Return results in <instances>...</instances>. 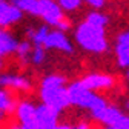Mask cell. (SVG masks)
<instances>
[{
  "label": "cell",
  "mask_w": 129,
  "mask_h": 129,
  "mask_svg": "<svg viewBox=\"0 0 129 129\" xmlns=\"http://www.w3.org/2000/svg\"><path fill=\"white\" fill-rule=\"evenodd\" d=\"M22 17V11L15 8L14 5H8L5 2H0V25L6 26Z\"/></svg>",
  "instance_id": "7c38bea8"
},
{
  "label": "cell",
  "mask_w": 129,
  "mask_h": 129,
  "mask_svg": "<svg viewBox=\"0 0 129 129\" xmlns=\"http://www.w3.org/2000/svg\"><path fill=\"white\" fill-rule=\"evenodd\" d=\"M86 23H89L92 26H97V28H105L106 23H108V17L100 14V12H91L86 17Z\"/></svg>",
  "instance_id": "e0dca14e"
},
{
  "label": "cell",
  "mask_w": 129,
  "mask_h": 129,
  "mask_svg": "<svg viewBox=\"0 0 129 129\" xmlns=\"http://www.w3.org/2000/svg\"><path fill=\"white\" fill-rule=\"evenodd\" d=\"M85 88L91 89V91H97V89H109L114 85V78L111 75H105V74H89L86 77H83L80 80Z\"/></svg>",
  "instance_id": "5b68a950"
},
{
  "label": "cell",
  "mask_w": 129,
  "mask_h": 129,
  "mask_svg": "<svg viewBox=\"0 0 129 129\" xmlns=\"http://www.w3.org/2000/svg\"><path fill=\"white\" fill-rule=\"evenodd\" d=\"M75 39L78 45L85 48L86 51L91 52H103L106 51V39H105V31L103 28H97L89 23H82L77 28L75 32Z\"/></svg>",
  "instance_id": "3957f363"
},
{
  "label": "cell",
  "mask_w": 129,
  "mask_h": 129,
  "mask_svg": "<svg viewBox=\"0 0 129 129\" xmlns=\"http://www.w3.org/2000/svg\"><path fill=\"white\" fill-rule=\"evenodd\" d=\"M58 2H60L61 8L68 9V11H72V9L78 8V5H80V0H58Z\"/></svg>",
  "instance_id": "ffe728a7"
},
{
  "label": "cell",
  "mask_w": 129,
  "mask_h": 129,
  "mask_svg": "<svg viewBox=\"0 0 129 129\" xmlns=\"http://www.w3.org/2000/svg\"><path fill=\"white\" fill-rule=\"evenodd\" d=\"M0 2H2V0H0Z\"/></svg>",
  "instance_id": "83f0119b"
},
{
  "label": "cell",
  "mask_w": 129,
  "mask_h": 129,
  "mask_svg": "<svg viewBox=\"0 0 129 129\" xmlns=\"http://www.w3.org/2000/svg\"><path fill=\"white\" fill-rule=\"evenodd\" d=\"M115 52H117V58H118L120 66L129 68V31L118 36Z\"/></svg>",
  "instance_id": "8fae6325"
},
{
  "label": "cell",
  "mask_w": 129,
  "mask_h": 129,
  "mask_svg": "<svg viewBox=\"0 0 129 129\" xmlns=\"http://www.w3.org/2000/svg\"><path fill=\"white\" fill-rule=\"evenodd\" d=\"M17 46L19 43L14 40V37H11V34H8L5 31H0V58L6 54L15 52Z\"/></svg>",
  "instance_id": "4fadbf2b"
},
{
  "label": "cell",
  "mask_w": 129,
  "mask_h": 129,
  "mask_svg": "<svg viewBox=\"0 0 129 129\" xmlns=\"http://www.w3.org/2000/svg\"><path fill=\"white\" fill-rule=\"evenodd\" d=\"M0 86L3 88H12V89H20L26 91L31 88L29 80L20 75H14V74H0Z\"/></svg>",
  "instance_id": "30bf717a"
},
{
  "label": "cell",
  "mask_w": 129,
  "mask_h": 129,
  "mask_svg": "<svg viewBox=\"0 0 129 129\" xmlns=\"http://www.w3.org/2000/svg\"><path fill=\"white\" fill-rule=\"evenodd\" d=\"M58 28H60V31H64V29H68V28H69V22L63 19V20H61V23L58 25Z\"/></svg>",
  "instance_id": "d4e9b609"
},
{
  "label": "cell",
  "mask_w": 129,
  "mask_h": 129,
  "mask_svg": "<svg viewBox=\"0 0 129 129\" xmlns=\"http://www.w3.org/2000/svg\"><path fill=\"white\" fill-rule=\"evenodd\" d=\"M92 117H94L97 121L103 123L105 126H112V124H117L118 121H121L126 115L123 114V112H121L118 108L108 105L105 109H102L100 112H97V114L92 115Z\"/></svg>",
  "instance_id": "52a82bcc"
},
{
  "label": "cell",
  "mask_w": 129,
  "mask_h": 129,
  "mask_svg": "<svg viewBox=\"0 0 129 129\" xmlns=\"http://www.w3.org/2000/svg\"><path fill=\"white\" fill-rule=\"evenodd\" d=\"M40 97L43 105L54 108L55 111H63L71 105L68 88L64 86V78L60 75H48L43 78Z\"/></svg>",
  "instance_id": "6da1fadb"
},
{
  "label": "cell",
  "mask_w": 129,
  "mask_h": 129,
  "mask_svg": "<svg viewBox=\"0 0 129 129\" xmlns=\"http://www.w3.org/2000/svg\"><path fill=\"white\" fill-rule=\"evenodd\" d=\"M17 55H19V58L20 60H23V61H26L28 60V57H29V54L32 52V49H31V45L28 43V42H23V43H19V46H17Z\"/></svg>",
  "instance_id": "d6986e66"
},
{
  "label": "cell",
  "mask_w": 129,
  "mask_h": 129,
  "mask_svg": "<svg viewBox=\"0 0 129 129\" xmlns=\"http://www.w3.org/2000/svg\"><path fill=\"white\" fill-rule=\"evenodd\" d=\"M15 108L17 106L14 105V100L9 97V94L0 89V114L2 112H12Z\"/></svg>",
  "instance_id": "2e32d148"
},
{
  "label": "cell",
  "mask_w": 129,
  "mask_h": 129,
  "mask_svg": "<svg viewBox=\"0 0 129 129\" xmlns=\"http://www.w3.org/2000/svg\"><path fill=\"white\" fill-rule=\"evenodd\" d=\"M58 129H89V126L86 123H78V124H74V126H69V124H58Z\"/></svg>",
  "instance_id": "603a6c76"
},
{
  "label": "cell",
  "mask_w": 129,
  "mask_h": 129,
  "mask_svg": "<svg viewBox=\"0 0 129 129\" xmlns=\"http://www.w3.org/2000/svg\"><path fill=\"white\" fill-rule=\"evenodd\" d=\"M58 115L60 112L55 111L54 108L48 106V105H39L37 106V111H36V117H37V121L40 124H46V126H57L58 123Z\"/></svg>",
  "instance_id": "9c48e42d"
},
{
  "label": "cell",
  "mask_w": 129,
  "mask_h": 129,
  "mask_svg": "<svg viewBox=\"0 0 129 129\" xmlns=\"http://www.w3.org/2000/svg\"><path fill=\"white\" fill-rule=\"evenodd\" d=\"M45 48H52V49H58V51H64V52H72V46L69 43V40L66 39V36H63L61 31H52L49 32L45 45Z\"/></svg>",
  "instance_id": "ba28073f"
},
{
  "label": "cell",
  "mask_w": 129,
  "mask_h": 129,
  "mask_svg": "<svg viewBox=\"0 0 129 129\" xmlns=\"http://www.w3.org/2000/svg\"><path fill=\"white\" fill-rule=\"evenodd\" d=\"M28 36L34 40V43H36L37 46H43L45 42H46V39H48V36H49V31H48V26H42V28H39L37 31L29 29V31H28Z\"/></svg>",
  "instance_id": "9a60e30c"
},
{
  "label": "cell",
  "mask_w": 129,
  "mask_h": 129,
  "mask_svg": "<svg viewBox=\"0 0 129 129\" xmlns=\"http://www.w3.org/2000/svg\"><path fill=\"white\" fill-rule=\"evenodd\" d=\"M127 80H129V71H127Z\"/></svg>",
  "instance_id": "484cf974"
},
{
  "label": "cell",
  "mask_w": 129,
  "mask_h": 129,
  "mask_svg": "<svg viewBox=\"0 0 129 129\" xmlns=\"http://www.w3.org/2000/svg\"><path fill=\"white\" fill-rule=\"evenodd\" d=\"M86 2L94 8H102L105 5V0H86Z\"/></svg>",
  "instance_id": "cb8c5ba5"
},
{
  "label": "cell",
  "mask_w": 129,
  "mask_h": 129,
  "mask_svg": "<svg viewBox=\"0 0 129 129\" xmlns=\"http://www.w3.org/2000/svg\"><path fill=\"white\" fill-rule=\"evenodd\" d=\"M39 8H40L39 15H42L48 25L58 26L61 23L63 14L60 11V6L57 3H54L52 0H39Z\"/></svg>",
  "instance_id": "277c9868"
},
{
  "label": "cell",
  "mask_w": 129,
  "mask_h": 129,
  "mask_svg": "<svg viewBox=\"0 0 129 129\" xmlns=\"http://www.w3.org/2000/svg\"><path fill=\"white\" fill-rule=\"evenodd\" d=\"M68 92H69L71 105L89 109L92 115H95L97 112H100L102 109H105L108 106L105 99H102L100 95H97L94 91L85 88V85L80 82V80H78V82L71 83L68 86Z\"/></svg>",
  "instance_id": "7a4b0ae2"
},
{
  "label": "cell",
  "mask_w": 129,
  "mask_h": 129,
  "mask_svg": "<svg viewBox=\"0 0 129 129\" xmlns=\"http://www.w3.org/2000/svg\"><path fill=\"white\" fill-rule=\"evenodd\" d=\"M0 66H2V61H0Z\"/></svg>",
  "instance_id": "4316f807"
},
{
  "label": "cell",
  "mask_w": 129,
  "mask_h": 129,
  "mask_svg": "<svg viewBox=\"0 0 129 129\" xmlns=\"http://www.w3.org/2000/svg\"><path fill=\"white\" fill-rule=\"evenodd\" d=\"M12 5L20 11H26L29 14H40L39 0H12Z\"/></svg>",
  "instance_id": "5bb4252c"
},
{
  "label": "cell",
  "mask_w": 129,
  "mask_h": 129,
  "mask_svg": "<svg viewBox=\"0 0 129 129\" xmlns=\"http://www.w3.org/2000/svg\"><path fill=\"white\" fill-rule=\"evenodd\" d=\"M45 55H46L45 48L36 45V48H32V52H31V61L34 63V64H40L45 60Z\"/></svg>",
  "instance_id": "ac0fdd59"
},
{
  "label": "cell",
  "mask_w": 129,
  "mask_h": 129,
  "mask_svg": "<svg viewBox=\"0 0 129 129\" xmlns=\"http://www.w3.org/2000/svg\"><path fill=\"white\" fill-rule=\"evenodd\" d=\"M22 126V124H20ZM22 129H58V124L57 126H46V124H40L39 121H36L34 124H31V126H22Z\"/></svg>",
  "instance_id": "7402d4cb"
},
{
  "label": "cell",
  "mask_w": 129,
  "mask_h": 129,
  "mask_svg": "<svg viewBox=\"0 0 129 129\" xmlns=\"http://www.w3.org/2000/svg\"><path fill=\"white\" fill-rule=\"evenodd\" d=\"M105 129H129V117H124L121 121H118L117 124L112 126H106Z\"/></svg>",
  "instance_id": "44dd1931"
},
{
  "label": "cell",
  "mask_w": 129,
  "mask_h": 129,
  "mask_svg": "<svg viewBox=\"0 0 129 129\" xmlns=\"http://www.w3.org/2000/svg\"><path fill=\"white\" fill-rule=\"evenodd\" d=\"M36 111H37V106H34L29 102H22L17 105L15 108V114H17V120H19V124L22 126H31L37 121V117H36Z\"/></svg>",
  "instance_id": "8992f818"
}]
</instances>
